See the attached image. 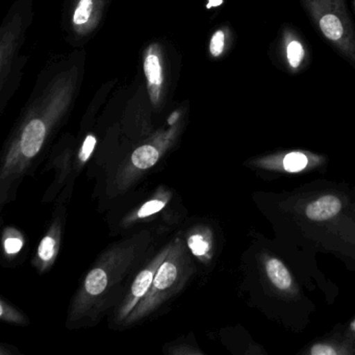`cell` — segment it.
<instances>
[{
  "mask_svg": "<svg viewBox=\"0 0 355 355\" xmlns=\"http://www.w3.org/2000/svg\"><path fill=\"white\" fill-rule=\"evenodd\" d=\"M159 157V151L155 147L146 145L137 149L132 155V159L134 165L139 169H148L157 163Z\"/></svg>",
  "mask_w": 355,
  "mask_h": 355,
  "instance_id": "8",
  "label": "cell"
},
{
  "mask_svg": "<svg viewBox=\"0 0 355 355\" xmlns=\"http://www.w3.org/2000/svg\"><path fill=\"white\" fill-rule=\"evenodd\" d=\"M342 202L338 197L325 195L309 203L305 209V216L311 221L324 222L338 215Z\"/></svg>",
  "mask_w": 355,
  "mask_h": 355,
  "instance_id": "6",
  "label": "cell"
},
{
  "mask_svg": "<svg viewBox=\"0 0 355 355\" xmlns=\"http://www.w3.org/2000/svg\"><path fill=\"white\" fill-rule=\"evenodd\" d=\"M311 353L313 355H334L336 354V350L334 347L328 346V345L317 344L313 345L311 349Z\"/></svg>",
  "mask_w": 355,
  "mask_h": 355,
  "instance_id": "18",
  "label": "cell"
},
{
  "mask_svg": "<svg viewBox=\"0 0 355 355\" xmlns=\"http://www.w3.org/2000/svg\"><path fill=\"white\" fill-rule=\"evenodd\" d=\"M176 276H178V271H176L175 266L172 265L171 263H163L153 279V284L155 288L164 290V288H169L173 284Z\"/></svg>",
  "mask_w": 355,
  "mask_h": 355,
  "instance_id": "10",
  "label": "cell"
},
{
  "mask_svg": "<svg viewBox=\"0 0 355 355\" xmlns=\"http://www.w3.org/2000/svg\"><path fill=\"white\" fill-rule=\"evenodd\" d=\"M163 201L159 200H153L147 202L142 209L139 211V217L144 218L147 217V216L153 215V214L157 213V211H161L164 207Z\"/></svg>",
  "mask_w": 355,
  "mask_h": 355,
  "instance_id": "16",
  "label": "cell"
},
{
  "mask_svg": "<svg viewBox=\"0 0 355 355\" xmlns=\"http://www.w3.org/2000/svg\"><path fill=\"white\" fill-rule=\"evenodd\" d=\"M55 252V240L51 236H47L41 242L39 247V255L43 261H49Z\"/></svg>",
  "mask_w": 355,
  "mask_h": 355,
  "instance_id": "15",
  "label": "cell"
},
{
  "mask_svg": "<svg viewBox=\"0 0 355 355\" xmlns=\"http://www.w3.org/2000/svg\"><path fill=\"white\" fill-rule=\"evenodd\" d=\"M144 73L151 103L157 105L161 101L164 87V65L161 47L153 44L147 49L144 57Z\"/></svg>",
  "mask_w": 355,
  "mask_h": 355,
  "instance_id": "2",
  "label": "cell"
},
{
  "mask_svg": "<svg viewBox=\"0 0 355 355\" xmlns=\"http://www.w3.org/2000/svg\"><path fill=\"white\" fill-rule=\"evenodd\" d=\"M307 163V157L302 153H290L284 157V168L288 172L301 171Z\"/></svg>",
  "mask_w": 355,
  "mask_h": 355,
  "instance_id": "12",
  "label": "cell"
},
{
  "mask_svg": "<svg viewBox=\"0 0 355 355\" xmlns=\"http://www.w3.org/2000/svg\"><path fill=\"white\" fill-rule=\"evenodd\" d=\"M230 32L227 28H219L214 33L209 41V53L215 59H219L227 49Z\"/></svg>",
  "mask_w": 355,
  "mask_h": 355,
  "instance_id": "9",
  "label": "cell"
},
{
  "mask_svg": "<svg viewBox=\"0 0 355 355\" xmlns=\"http://www.w3.org/2000/svg\"><path fill=\"white\" fill-rule=\"evenodd\" d=\"M350 327H351V330H352V331L355 332V320H354V321L352 322V323H351Z\"/></svg>",
  "mask_w": 355,
  "mask_h": 355,
  "instance_id": "22",
  "label": "cell"
},
{
  "mask_svg": "<svg viewBox=\"0 0 355 355\" xmlns=\"http://www.w3.org/2000/svg\"><path fill=\"white\" fill-rule=\"evenodd\" d=\"M282 51L284 62L292 72H298L306 62V47L291 28H284L282 33Z\"/></svg>",
  "mask_w": 355,
  "mask_h": 355,
  "instance_id": "4",
  "label": "cell"
},
{
  "mask_svg": "<svg viewBox=\"0 0 355 355\" xmlns=\"http://www.w3.org/2000/svg\"><path fill=\"white\" fill-rule=\"evenodd\" d=\"M46 136V124L40 118L32 119L22 132L20 148L26 157H33L39 153Z\"/></svg>",
  "mask_w": 355,
  "mask_h": 355,
  "instance_id": "5",
  "label": "cell"
},
{
  "mask_svg": "<svg viewBox=\"0 0 355 355\" xmlns=\"http://www.w3.org/2000/svg\"><path fill=\"white\" fill-rule=\"evenodd\" d=\"M95 145H96V139L93 136L87 137L84 145H83L82 153H80V159L83 162L87 161L89 159L91 153L94 150Z\"/></svg>",
  "mask_w": 355,
  "mask_h": 355,
  "instance_id": "17",
  "label": "cell"
},
{
  "mask_svg": "<svg viewBox=\"0 0 355 355\" xmlns=\"http://www.w3.org/2000/svg\"><path fill=\"white\" fill-rule=\"evenodd\" d=\"M6 251L9 254L17 253L21 249L22 241L17 238H10L5 243Z\"/></svg>",
  "mask_w": 355,
  "mask_h": 355,
  "instance_id": "19",
  "label": "cell"
},
{
  "mask_svg": "<svg viewBox=\"0 0 355 355\" xmlns=\"http://www.w3.org/2000/svg\"><path fill=\"white\" fill-rule=\"evenodd\" d=\"M178 113L172 114V115L170 116L169 124H173L174 122H175L176 120H178Z\"/></svg>",
  "mask_w": 355,
  "mask_h": 355,
  "instance_id": "21",
  "label": "cell"
},
{
  "mask_svg": "<svg viewBox=\"0 0 355 355\" xmlns=\"http://www.w3.org/2000/svg\"><path fill=\"white\" fill-rule=\"evenodd\" d=\"M189 246H190L193 253L195 255H198V257L205 255L209 250V244L203 240L202 236H198V234L191 236L190 240H189Z\"/></svg>",
  "mask_w": 355,
  "mask_h": 355,
  "instance_id": "14",
  "label": "cell"
},
{
  "mask_svg": "<svg viewBox=\"0 0 355 355\" xmlns=\"http://www.w3.org/2000/svg\"><path fill=\"white\" fill-rule=\"evenodd\" d=\"M153 282V272L144 271L139 274L138 277L136 278L134 284H132V294L137 297L143 296L148 290L149 286Z\"/></svg>",
  "mask_w": 355,
  "mask_h": 355,
  "instance_id": "13",
  "label": "cell"
},
{
  "mask_svg": "<svg viewBox=\"0 0 355 355\" xmlns=\"http://www.w3.org/2000/svg\"><path fill=\"white\" fill-rule=\"evenodd\" d=\"M320 34L355 66V30L345 0H301Z\"/></svg>",
  "mask_w": 355,
  "mask_h": 355,
  "instance_id": "1",
  "label": "cell"
},
{
  "mask_svg": "<svg viewBox=\"0 0 355 355\" xmlns=\"http://www.w3.org/2000/svg\"><path fill=\"white\" fill-rule=\"evenodd\" d=\"M107 284V276L101 269H94L89 273L86 279V290L91 295H98L105 291Z\"/></svg>",
  "mask_w": 355,
  "mask_h": 355,
  "instance_id": "11",
  "label": "cell"
},
{
  "mask_svg": "<svg viewBox=\"0 0 355 355\" xmlns=\"http://www.w3.org/2000/svg\"><path fill=\"white\" fill-rule=\"evenodd\" d=\"M266 273L275 288L280 291L290 290L292 286V276L286 266L278 259H269L266 263Z\"/></svg>",
  "mask_w": 355,
  "mask_h": 355,
  "instance_id": "7",
  "label": "cell"
},
{
  "mask_svg": "<svg viewBox=\"0 0 355 355\" xmlns=\"http://www.w3.org/2000/svg\"><path fill=\"white\" fill-rule=\"evenodd\" d=\"M224 0H209V3L207 5V9L211 10L213 8L220 7L223 5Z\"/></svg>",
  "mask_w": 355,
  "mask_h": 355,
  "instance_id": "20",
  "label": "cell"
},
{
  "mask_svg": "<svg viewBox=\"0 0 355 355\" xmlns=\"http://www.w3.org/2000/svg\"><path fill=\"white\" fill-rule=\"evenodd\" d=\"M103 0H76L72 24L74 30L80 35L92 32L101 19Z\"/></svg>",
  "mask_w": 355,
  "mask_h": 355,
  "instance_id": "3",
  "label": "cell"
},
{
  "mask_svg": "<svg viewBox=\"0 0 355 355\" xmlns=\"http://www.w3.org/2000/svg\"><path fill=\"white\" fill-rule=\"evenodd\" d=\"M354 9H355V0H354Z\"/></svg>",
  "mask_w": 355,
  "mask_h": 355,
  "instance_id": "23",
  "label": "cell"
}]
</instances>
